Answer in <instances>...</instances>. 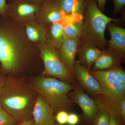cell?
<instances>
[{"label":"cell","mask_w":125,"mask_h":125,"mask_svg":"<svg viewBox=\"0 0 125 125\" xmlns=\"http://www.w3.org/2000/svg\"><path fill=\"white\" fill-rule=\"evenodd\" d=\"M8 3L6 0H0V16L2 18L7 17Z\"/></svg>","instance_id":"obj_24"},{"label":"cell","mask_w":125,"mask_h":125,"mask_svg":"<svg viewBox=\"0 0 125 125\" xmlns=\"http://www.w3.org/2000/svg\"><path fill=\"white\" fill-rule=\"evenodd\" d=\"M36 46L44 65L42 75L76 84L74 74L62 61L58 50L46 42Z\"/></svg>","instance_id":"obj_6"},{"label":"cell","mask_w":125,"mask_h":125,"mask_svg":"<svg viewBox=\"0 0 125 125\" xmlns=\"http://www.w3.org/2000/svg\"><path fill=\"white\" fill-rule=\"evenodd\" d=\"M123 59L108 49L101 50V52L91 69L96 71L107 70L121 66Z\"/></svg>","instance_id":"obj_14"},{"label":"cell","mask_w":125,"mask_h":125,"mask_svg":"<svg viewBox=\"0 0 125 125\" xmlns=\"http://www.w3.org/2000/svg\"><path fill=\"white\" fill-rule=\"evenodd\" d=\"M111 35L107 44V49L124 58L125 54V29L112 22L107 25Z\"/></svg>","instance_id":"obj_12"},{"label":"cell","mask_w":125,"mask_h":125,"mask_svg":"<svg viewBox=\"0 0 125 125\" xmlns=\"http://www.w3.org/2000/svg\"><path fill=\"white\" fill-rule=\"evenodd\" d=\"M62 11L68 16L83 15L87 0H57Z\"/></svg>","instance_id":"obj_18"},{"label":"cell","mask_w":125,"mask_h":125,"mask_svg":"<svg viewBox=\"0 0 125 125\" xmlns=\"http://www.w3.org/2000/svg\"><path fill=\"white\" fill-rule=\"evenodd\" d=\"M18 123L0 103V125H16Z\"/></svg>","instance_id":"obj_21"},{"label":"cell","mask_w":125,"mask_h":125,"mask_svg":"<svg viewBox=\"0 0 125 125\" xmlns=\"http://www.w3.org/2000/svg\"><path fill=\"white\" fill-rule=\"evenodd\" d=\"M38 94L29 78L6 75L0 103L19 123L33 118V110Z\"/></svg>","instance_id":"obj_2"},{"label":"cell","mask_w":125,"mask_h":125,"mask_svg":"<svg viewBox=\"0 0 125 125\" xmlns=\"http://www.w3.org/2000/svg\"><path fill=\"white\" fill-rule=\"evenodd\" d=\"M114 3L113 15H116L125 5V0H112Z\"/></svg>","instance_id":"obj_23"},{"label":"cell","mask_w":125,"mask_h":125,"mask_svg":"<svg viewBox=\"0 0 125 125\" xmlns=\"http://www.w3.org/2000/svg\"><path fill=\"white\" fill-rule=\"evenodd\" d=\"M73 73L78 84L94 99L101 98L103 93L99 82L90 72L89 70L75 61Z\"/></svg>","instance_id":"obj_8"},{"label":"cell","mask_w":125,"mask_h":125,"mask_svg":"<svg viewBox=\"0 0 125 125\" xmlns=\"http://www.w3.org/2000/svg\"></svg>","instance_id":"obj_34"},{"label":"cell","mask_w":125,"mask_h":125,"mask_svg":"<svg viewBox=\"0 0 125 125\" xmlns=\"http://www.w3.org/2000/svg\"><path fill=\"white\" fill-rule=\"evenodd\" d=\"M18 125H35L33 118L28 120L23 121L18 123Z\"/></svg>","instance_id":"obj_30"},{"label":"cell","mask_w":125,"mask_h":125,"mask_svg":"<svg viewBox=\"0 0 125 125\" xmlns=\"http://www.w3.org/2000/svg\"><path fill=\"white\" fill-rule=\"evenodd\" d=\"M79 120V117L77 114L74 113L69 114L67 123L69 125H76Z\"/></svg>","instance_id":"obj_25"},{"label":"cell","mask_w":125,"mask_h":125,"mask_svg":"<svg viewBox=\"0 0 125 125\" xmlns=\"http://www.w3.org/2000/svg\"><path fill=\"white\" fill-rule=\"evenodd\" d=\"M18 124H17V125H18Z\"/></svg>","instance_id":"obj_35"},{"label":"cell","mask_w":125,"mask_h":125,"mask_svg":"<svg viewBox=\"0 0 125 125\" xmlns=\"http://www.w3.org/2000/svg\"><path fill=\"white\" fill-rule=\"evenodd\" d=\"M83 28L80 45H90L102 50L108 42L105 37V29L109 23L117 19L104 14L97 6L96 0H87L83 13Z\"/></svg>","instance_id":"obj_4"},{"label":"cell","mask_w":125,"mask_h":125,"mask_svg":"<svg viewBox=\"0 0 125 125\" xmlns=\"http://www.w3.org/2000/svg\"><path fill=\"white\" fill-rule=\"evenodd\" d=\"M89 70L98 81L102 90V97L96 100L99 107L106 109L109 114L115 116L122 121L119 108L122 101L125 98L124 68L120 66L107 70Z\"/></svg>","instance_id":"obj_3"},{"label":"cell","mask_w":125,"mask_h":125,"mask_svg":"<svg viewBox=\"0 0 125 125\" xmlns=\"http://www.w3.org/2000/svg\"><path fill=\"white\" fill-rule=\"evenodd\" d=\"M101 51V49L94 46L79 45L77 54L80 63L88 69H91Z\"/></svg>","instance_id":"obj_16"},{"label":"cell","mask_w":125,"mask_h":125,"mask_svg":"<svg viewBox=\"0 0 125 125\" xmlns=\"http://www.w3.org/2000/svg\"><path fill=\"white\" fill-rule=\"evenodd\" d=\"M119 114L121 119L124 124L125 123V98L121 103L119 108Z\"/></svg>","instance_id":"obj_27"},{"label":"cell","mask_w":125,"mask_h":125,"mask_svg":"<svg viewBox=\"0 0 125 125\" xmlns=\"http://www.w3.org/2000/svg\"><path fill=\"white\" fill-rule=\"evenodd\" d=\"M109 120V113L104 108H99L92 123L93 125H108Z\"/></svg>","instance_id":"obj_20"},{"label":"cell","mask_w":125,"mask_h":125,"mask_svg":"<svg viewBox=\"0 0 125 125\" xmlns=\"http://www.w3.org/2000/svg\"><path fill=\"white\" fill-rule=\"evenodd\" d=\"M97 6L101 11H102L105 10V6L107 0H96Z\"/></svg>","instance_id":"obj_29"},{"label":"cell","mask_w":125,"mask_h":125,"mask_svg":"<svg viewBox=\"0 0 125 125\" xmlns=\"http://www.w3.org/2000/svg\"><path fill=\"white\" fill-rule=\"evenodd\" d=\"M65 37L62 23H53L46 28V42L57 50L60 48Z\"/></svg>","instance_id":"obj_17"},{"label":"cell","mask_w":125,"mask_h":125,"mask_svg":"<svg viewBox=\"0 0 125 125\" xmlns=\"http://www.w3.org/2000/svg\"><path fill=\"white\" fill-rule=\"evenodd\" d=\"M40 57L38 48L30 42L24 27L9 17L0 18V72L19 76Z\"/></svg>","instance_id":"obj_1"},{"label":"cell","mask_w":125,"mask_h":125,"mask_svg":"<svg viewBox=\"0 0 125 125\" xmlns=\"http://www.w3.org/2000/svg\"><path fill=\"white\" fill-rule=\"evenodd\" d=\"M29 1L37 4H42L44 3L46 0H27Z\"/></svg>","instance_id":"obj_31"},{"label":"cell","mask_w":125,"mask_h":125,"mask_svg":"<svg viewBox=\"0 0 125 125\" xmlns=\"http://www.w3.org/2000/svg\"><path fill=\"white\" fill-rule=\"evenodd\" d=\"M69 113L65 110H61L57 112L55 116V120L60 125H64L67 124Z\"/></svg>","instance_id":"obj_22"},{"label":"cell","mask_w":125,"mask_h":125,"mask_svg":"<svg viewBox=\"0 0 125 125\" xmlns=\"http://www.w3.org/2000/svg\"><path fill=\"white\" fill-rule=\"evenodd\" d=\"M27 38L30 42L37 45L46 42V28L37 21L23 25Z\"/></svg>","instance_id":"obj_15"},{"label":"cell","mask_w":125,"mask_h":125,"mask_svg":"<svg viewBox=\"0 0 125 125\" xmlns=\"http://www.w3.org/2000/svg\"><path fill=\"white\" fill-rule=\"evenodd\" d=\"M0 17H1V16H0Z\"/></svg>","instance_id":"obj_36"},{"label":"cell","mask_w":125,"mask_h":125,"mask_svg":"<svg viewBox=\"0 0 125 125\" xmlns=\"http://www.w3.org/2000/svg\"><path fill=\"white\" fill-rule=\"evenodd\" d=\"M120 118L112 114H110V120L108 125H124Z\"/></svg>","instance_id":"obj_26"},{"label":"cell","mask_w":125,"mask_h":125,"mask_svg":"<svg viewBox=\"0 0 125 125\" xmlns=\"http://www.w3.org/2000/svg\"><path fill=\"white\" fill-rule=\"evenodd\" d=\"M30 82L38 94L42 96L55 112L71 110L74 103L69 94L75 89L72 84L51 76L42 75L29 78Z\"/></svg>","instance_id":"obj_5"},{"label":"cell","mask_w":125,"mask_h":125,"mask_svg":"<svg viewBox=\"0 0 125 125\" xmlns=\"http://www.w3.org/2000/svg\"><path fill=\"white\" fill-rule=\"evenodd\" d=\"M56 125V124L55 123H54V124H53V125Z\"/></svg>","instance_id":"obj_32"},{"label":"cell","mask_w":125,"mask_h":125,"mask_svg":"<svg viewBox=\"0 0 125 125\" xmlns=\"http://www.w3.org/2000/svg\"><path fill=\"white\" fill-rule=\"evenodd\" d=\"M43 4L33 3L27 0H11L8 3L7 16L24 25L36 20Z\"/></svg>","instance_id":"obj_7"},{"label":"cell","mask_w":125,"mask_h":125,"mask_svg":"<svg viewBox=\"0 0 125 125\" xmlns=\"http://www.w3.org/2000/svg\"><path fill=\"white\" fill-rule=\"evenodd\" d=\"M9 0V2H10V1H11V0Z\"/></svg>","instance_id":"obj_33"},{"label":"cell","mask_w":125,"mask_h":125,"mask_svg":"<svg viewBox=\"0 0 125 125\" xmlns=\"http://www.w3.org/2000/svg\"><path fill=\"white\" fill-rule=\"evenodd\" d=\"M69 96L73 103L77 104L81 108L86 121L92 123L99 110L95 100L85 93L78 84H76L75 89L69 94Z\"/></svg>","instance_id":"obj_10"},{"label":"cell","mask_w":125,"mask_h":125,"mask_svg":"<svg viewBox=\"0 0 125 125\" xmlns=\"http://www.w3.org/2000/svg\"><path fill=\"white\" fill-rule=\"evenodd\" d=\"M82 19L69 21L64 24V31L65 37L80 40L83 28Z\"/></svg>","instance_id":"obj_19"},{"label":"cell","mask_w":125,"mask_h":125,"mask_svg":"<svg viewBox=\"0 0 125 125\" xmlns=\"http://www.w3.org/2000/svg\"><path fill=\"white\" fill-rule=\"evenodd\" d=\"M71 19L64 14L57 0H46L42 4L36 20L47 28L53 23L63 24Z\"/></svg>","instance_id":"obj_9"},{"label":"cell","mask_w":125,"mask_h":125,"mask_svg":"<svg viewBox=\"0 0 125 125\" xmlns=\"http://www.w3.org/2000/svg\"><path fill=\"white\" fill-rule=\"evenodd\" d=\"M55 111L45 99L38 94L33 110L35 125H52L55 123Z\"/></svg>","instance_id":"obj_11"},{"label":"cell","mask_w":125,"mask_h":125,"mask_svg":"<svg viewBox=\"0 0 125 125\" xmlns=\"http://www.w3.org/2000/svg\"><path fill=\"white\" fill-rule=\"evenodd\" d=\"M79 45V40L66 37L62 45L58 50L62 61L73 74L75 56Z\"/></svg>","instance_id":"obj_13"},{"label":"cell","mask_w":125,"mask_h":125,"mask_svg":"<svg viewBox=\"0 0 125 125\" xmlns=\"http://www.w3.org/2000/svg\"><path fill=\"white\" fill-rule=\"evenodd\" d=\"M6 75L0 72V96L2 94L4 86Z\"/></svg>","instance_id":"obj_28"}]
</instances>
